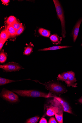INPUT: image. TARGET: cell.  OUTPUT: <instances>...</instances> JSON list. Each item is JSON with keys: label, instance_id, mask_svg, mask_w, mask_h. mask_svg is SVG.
<instances>
[{"label": "cell", "instance_id": "obj_1", "mask_svg": "<svg viewBox=\"0 0 82 123\" xmlns=\"http://www.w3.org/2000/svg\"><path fill=\"white\" fill-rule=\"evenodd\" d=\"M12 91L19 95L23 97L49 98H54L55 96L50 93L47 94L34 90H13Z\"/></svg>", "mask_w": 82, "mask_h": 123}, {"label": "cell", "instance_id": "obj_2", "mask_svg": "<svg viewBox=\"0 0 82 123\" xmlns=\"http://www.w3.org/2000/svg\"><path fill=\"white\" fill-rule=\"evenodd\" d=\"M40 83L44 86L46 89L55 94L64 93L67 91L65 86L54 81H50L44 84Z\"/></svg>", "mask_w": 82, "mask_h": 123}, {"label": "cell", "instance_id": "obj_3", "mask_svg": "<svg viewBox=\"0 0 82 123\" xmlns=\"http://www.w3.org/2000/svg\"><path fill=\"white\" fill-rule=\"evenodd\" d=\"M53 1L55 6L57 16L61 21L62 28V35L63 38H64L66 37V31L63 10L59 1L53 0Z\"/></svg>", "mask_w": 82, "mask_h": 123}, {"label": "cell", "instance_id": "obj_4", "mask_svg": "<svg viewBox=\"0 0 82 123\" xmlns=\"http://www.w3.org/2000/svg\"><path fill=\"white\" fill-rule=\"evenodd\" d=\"M1 98L10 103H16L19 101L18 96L13 92L3 88L0 94Z\"/></svg>", "mask_w": 82, "mask_h": 123}, {"label": "cell", "instance_id": "obj_5", "mask_svg": "<svg viewBox=\"0 0 82 123\" xmlns=\"http://www.w3.org/2000/svg\"><path fill=\"white\" fill-rule=\"evenodd\" d=\"M0 68L7 72L17 71L24 69L20 65L14 62H9L3 65H0Z\"/></svg>", "mask_w": 82, "mask_h": 123}, {"label": "cell", "instance_id": "obj_6", "mask_svg": "<svg viewBox=\"0 0 82 123\" xmlns=\"http://www.w3.org/2000/svg\"><path fill=\"white\" fill-rule=\"evenodd\" d=\"M77 81L75 77V73L72 71H69L68 82L67 84L68 86H72L74 87H76L77 84L75 83V82Z\"/></svg>", "mask_w": 82, "mask_h": 123}, {"label": "cell", "instance_id": "obj_7", "mask_svg": "<svg viewBox=\"0 0 82 123\" xmlns=\"http://www.w3.org/2000/svg\"><path fill=\"white\" fill-rule=\"evenodd\" d=\"M54 98H56L63 106L64 111L66 112L72 114V111L71 107L68 104L61 98L55 96Z\"/></svg>", "mask_w": 82, "mask_h": 123}, {"label": "cell", "instance_id": "obj_8", "mask_svg": "<svg viewBox=\"0 0 82 123\" xmlns=\"http://www.w3.org/2000/svg\"><path fill=\"white\" fill-rule=\"evenodd\" d=\"M82 21V18L79 19L74 27L72 32L74 42L76 41L78 37L80 27Z\"/></svg>", "mask_w": 82, "mask_h": 123}, {"label": "cell", "instance_id": "obj_9", "mask_svg": "<svg viewBox=\"0 0 82 123\" xmlns=\"http://www.w3.org/2000/svg\"><path fill=\"white\" fill-rule=\"evenodd\" d=\"M50 40L54 44H61L62 39L57 34H55L51 35L50 37Z\"/></svg>", "mask_w": 82, "mask_h": 123}, {"label": "cell", "instance_id": "obj_10", "mask_svg": "<svg viewBox=\"0 0 82 123\" xmlns=\"http://www.w3.org/2000/svg\"><path fill=\"white\" fill-rule=\"evenodd\" d=\"M69 71L64 72L61 74L58 75L57 80L64 81L67 84L68 80Z\"/></svg>", "mask_w": 82, "mask_h": 123}, {"label": "cell", "instance_id": "obj_11", "mask_svg": "<svg viewBox=\"0 0 82 123\" xmlns=\"http://www.w3.org/2000/svg\"><path fill=\"white\" fill-rule=\"evenodd\" d=\"M71 47H72L71 46H54L49 48L40 49H39L38 50V51H46L48 50H53L64 48H69Z\"/></svg>", "mask_w": 82, "mask_h": 123}, {"label": "cell", "instance_id": "obj_12", "mask_svg": "<svg viewBox=\"0 0 82 123\" xmlns=\"http://www.w3.org/2000/svg\"><path fill=\"white\" fill-rule=\"evenodd\" d=\"M6 30L7 31L10 37H14L16 36V31L12 25H8Z\"/></svg>", "mask_w": 82, "mask_h": 123}, {"label": "cell", "instance_id": "obj_13", "mask_svg": "<svg viewBox=\"0 0 82 123\" xmlns=\"http://www.w3.org/2000/svg\"><path fill=\"white\" fill-rule=\"evenodd\" d=\"M39 32L42 36L46 37H49L51 35L50 31L43 28L39 29Z\"/></svg>", "mask_w": 82, "mask_h": 123}, {"label": "cell", "instance_id": "obj_14", "mask_svg": "<svg viewBox=\"0 0 82 123\" xmlns=\"http://www.w3.org/2000/svg\"><path fill=\"white\" fill-rule=\"evenodd\" d=\"M63 109L60 110L58 113L56 114L55 117L57 122L60 123H63Z\"/></svg>", "mask_w": 82, "mask_h": 123}, {"label": "cell", "instance_id": "obj_15", "mask_svg": "<svg viewBox=\"0 0 82 123\" xmlns=\"http://www.w3.org/2000/svg\"><path fill=\"white\" fill-rule=\"evenodd\" d=\"M10 37L9 33L6 30L2 31L0 35V40L6 41Z\"/></svg>", "mask_w": 82, "mask_h": 123}, {"label": "cell", "instance_id": "obj_16", "mask_svg": "<svg viewBox=\"0 0 82 123\" xmlns=\"http://www.w3.org/2000/svg\"><path fill=\"white\" fill-rule=\"evenodd\" d=\"M20 81H14L8 79H5L1 77L0 78V85L2 86L7 84L14 82H15Z\"/></svg>", "mask_w": 82, "mask_h": 123}, {"label": "cell", "instance_id": "obj_17", "mask_svg": "<svg viewBox=\"0 0 82 123\" xmlns=\"http://www.w3.org/2000/svg\"><path fill=\"white\" fill-rule=\"evenodd\" d=\"M7 56V55L3 50H2L0 53V62L1 63H4L6 60Z\"/></svg>", "mask_w": 82, "mask_h": 123}, {"label": "cell", "instance_id": "obj_18", "mask_svg": "<svg viewBox=\"0 0 82 123\" xmlns=\"http://www.w3.org/2000/svg\"><path fill=\"white\" fill-rule=\"evenodd\" d=\"M39 118V117L36 116L28 119L26 123H36L38 121Z\"/></svg>", "mask_w": 82, "mask_h": 123}, {"label": "cell", "instance_id": "obj_19", "mask_svg": "<svg viewBox=\"0 0 82 123\" xmlns=\"http://www.w3.org/2000/svg\"><path fill=\"white\" fill-rule=\"evenodd\" d=\"M17 20L16 18L13 16H10L6 21V23L8 25H12Z\"/></svg>", "mask_w": 82, "mask_h": 123}, {"label": "cell", "instance_id": "obj_20", "mask_svg": "<svg viewBox=\"0 0 82 123\" xmlns=\"http://www.w3.org/2000/svg\"><path fill=\"white\" fill-rule=\"evenodd\" d=\"M33 48L31 46H28L26 48L24 52V54L27 55H29L32 52Z\"/></svg>", "mask_w": 82, "mask_h": 123}, {"label": "cell", "instance_id": "obj_21", "mask_svg": "<svg viewBox=\"0 0 82 123\" xmlns=\"http://www.w3.org/2000/svg\"><path fill=\"white\" fill-rule=\"evenodd\" d=\"M12 25L16 31L18 30L22 26L21 24H20L17 20Z\"/></svg>", "mask_w": 82, "mask_h": 123}, {"label": "cell", "instance_id": "obj_22", "mask_svg": "<svg viewBox=\"0 0 82 123\" xmlns=\"http://www.w3.org/2000/svg\"><path fill=\"white\" fill-rule=\"evenodd\" d=\"M24 27L22 25L16 31V36H19L20 35L23 31H24Z\"/></svg>", "mask_w": 82, "mask_h": 123}, {"label": "cell", "instance_id": "obj_23", "mask_svg": "<svg viewBox=\"0 0 82 123\" xmlns=\"http://www.w3.org/2000/svg\"><path fill=\"white\" fill-rule=\"evenodd\" d=\"M49 123H57L55 119L53 117H51L49 121Z\"/></svg>", "mask_w": 82, "mask_h": 123}, {"label": "cell", "instance_id": "obj_24", "mask_svg": "<svg viewBox=\"0 0 82 123\" xmlns=\"http://www.w3.org/2000/svg\"><path fill=\"white\" fill-rule=\"evenodd\" d=\"M6 41L0 40V50H1L4 44L6 42Z\"/></svg>", "mask_w": 82, "mask_h": 123}, {"label": "cell", "instance_id": "obj_25", "mask_svg": "<svg viewBox=\"0 0 82 123\" xmlns=\"http://www.w3.org/2000/svg\"><path fill=\"white\" fill-rule=\"evenodd\" d=\"M39 123H47V120L45 118H43L41 119L39 122Z\"/></svg>", "mask_w": 82, "mask_h": 123}, {"label": "cell", "instance_id": "obj_26", "mask_svg": "<svg viewBox=\"0 0 82 123\" xmlns=\"http://www.w3.org/2000/svg\"><path fill=\"white\" fill-rule=\"evenodd\" d=\"M2 2L4 4H6L8 3L10 1L9 0H2Z\"/></svg>", "mask_w": 82, "mask_h": 123}, {"label": "cell", "instance_id": "obj_27", "mask_svg": "<svg viewBox=\"0 0 82 123\" xmlns=\"http://www.w3.org/2000/svg\"><path fill=\"white\" fill-rule=\"evenodd\" d=\"M79 102L82 104V97L79 99Z\"/></svg>", "mask_w": 82, "mask_h": 123}, {"label": "cell", "instance_id": "obj_28", "mask_svg": "<svg viewBox=\"0 0 82 123\" xmlns=\"http://www.w3.org/2000/svg\"><path fill=\"white\" fill-rule=\"evenodd\" d=\"M81 46H82V43L81 44Z\"/></svg>", "mask_w": 82, "mask_h": 123}]
</instances>
